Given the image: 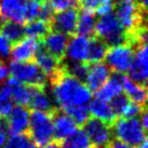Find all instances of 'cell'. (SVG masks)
I'll use <instances>...</instances> for the list:
<instances>
[{
    "mask_svg": "<svg viewBox=\"0 0 148 148\" xmlns=\"http://www.w3.org/2000/svg\"><path fill=\"white\" fill-rule=\"evenodd\" d=\"M49 79L52 86L54 102L62 110L67 107L86 105L91 101L92 91L89 90L83 81L67 74L63 62L61 68Z\"/></svg>",
    "mask_w": 148,
    "mask_h": 148,
    "instance_id": "1",
    "label": "cell"
},
{
    "mask_svg": "<svg viewBox=\"0 0 148 148\" xmlns=\"http://www.w3.org/2000/svg\"><path fill=\"white\" fill-rule=\"evenodd\" d=\"M94 36L102 39L108 47L127 43L125 30L112 11L102 15L96 21Z\"/></svg>",
    "mask_w": 148,
    "mask_h": 148,
    "instance_id": "2",
    "label": "cell"
},
{
    "mask_svg": "<svg viewBox=\"0 0 148 148\" xmlns=\"http://www.w3.org/2000/svg\"><path fill=\"white\" fill-rule=\"evenodd\" d=\"M28 136L38 147H45L53 140V114L34 110L29 115Z\"/></svg>",
    "mask_w": 148,
    "mask_h": 148,
    "instance_id": "3",
    "label": "cell"
},
{
    "mask_svg": "<svg viewBox=\"0 0 148 148\" xmlns=\"http://www.w3.org/2000/svg\"><path fill=\"white\" fill-rule=\"evenodd\" d=\"M111 127L116 138L127 145L137 147L146 140V130L137 118L116 119Z\"/></svg>",
    "mask_w": 148,
    "mask_h": 148,
    "instance_id": "4",
    "label": "cell"
},
{
    "mask_svg": "<svg viewBox=\"0 0 148 148\" xmlns=\"http://www.w3.org/2000/svg\"><path fill=\"white\" fill-rule=\"evenodd\" d=\"M9 71L11 77L26 86H47V75L39 68V66L34 61L30 62L13 61L9 66Z\"/></svg>",
    "mask_w": 148,
    "mask_h": 148,
    "instance_id": "5",
    "label": "cell"
},
{
    "mask_svg": "<svg viewBox=\"0 0 148 148\" xmlns=\"http://www.w3.org/2000/svg\"><path fill=\"white\" fill-rule=\"evenodd\" d=\"M93 148H107L112 140V127L97 118H89L83 123V130Z\"/></svg>",
    "mask_w": 148,
    "mask_h": 148,
    "instance_id": "6",
    "label": "cell"
},
{
    "mask_svg": "<svg viewBox=\"0 0 148 148\" xmlns=\"http://www.w3.org/2000/svg\"><path fill=\"white\" fill-rule=\"evenodd\" d=\"M134 58V47L131 45H120L109 47L107 51L105 61L106 65L115 73H127Z\"/></svg>",
    "mask_w": 148,
    "mask_h": 148,
    "instance_id": "7",
    "label": "cell"
},
{
    "mask_svg": "<svg viewBox=\"0 0 148 148\" xmlns=\"http://www.w3.org/2000/svg\"><path fill=\"white\" fill-rule=\"evenodd\" d=\"M147 42H140L134 47V58L127 70L129 78L132 81L146 86L148 78Z\"/></svg>",
    "mask_w": 148,
    "mask_h": 148,
    "instance_id": "8",
    "label": "cell"
},
{
    "mask_svg": "<svg viewBox=\"0 0 148 148\" xmlns=\"http://www.w3.org/2000/svg\"><path fill=\"white\" fill-rule=\"evenodd\" d=\"M78 14L79 9L77 7L53 14L51 21L49 22L51 30L60 32V33L66 34L68 36L76 35Z\"/></svg>",
    "mask_w": 148,
    "mask_h": 148,
    "instance_id": "9",
    "label": "cell"
},
{
    "mask_svg": "<svg viewBox=\"0 0 148 148\" xmlns=\"http://www.w3.org/2000/svg\"><path fill=\"white\" fill-rule=\"evenodd\" d=\"M78 130V124L65 111L56 110L53 112V140L63 143Z\"/></svg>",
    "mask_w": 148,
    "mask_h": 148,
    "instance_id": "10",
    "label": "cell"
},
{
    "mask_svg": "<svg viewBox=\"0 0 148 148\" xmlns=\"http://www.w3.org/2000/svg\"><path fill=\"white\" fill-rule=\"evenodd\" d=\"M29 111L26 106L16 105L13 106L7 117V127L8 133L10 134H24L28 130L29 124Z\"/></svg>",
    "mask_w": 148,
    "mask_h": 148,
    "instance_id": "11",
    "label": "cell"
},
{
    "mask_svg": "<svg viewBox=\"0 0 148 148\" xmlns=\"http://www.w3.org/2000/svg\"><path fill=\"white\" fill-rule=\"evenodd\" d=\"M69 37L70 36L66 34L51 30L40 42L50 54L55 56L58 61L63 62L66 58V47H67Z\"/></svg>",
    "mask_w": 148,
    "mask_h": 148,
    "instance_id": "12",
    "label": "cell"
},
{
    "mask_svg": "<svg viewBox=\"0 0 148 148\" xmlns=\"http://www.w3.org/2000/svg\"><path fill=\"white\" fill-rule=\"evenodd\" d=\"M110 77V68L103 62L89 64L88 73L84 78L86 84L90 91L99 90Z\"/></svg>",
    "mask_w": 148,
    "mask_h": 148,
    "instance_id": "13",
    "label": "cell"
},
{
    "mask_svg": "<svg viewBox=\"0 0 148 148\" xmlns=\"http://www.w3.org/2000/svg\"><path fill=\"white\" fill-rule=\"evenodd\" d=\"M40 41L30 37H25L21 41L13 45L10 56L16 62H30L34 61L35 54L39 48Z\"/></svg>",
    "mask_w": 148,
    "mask_h": 148,
    "instance_id": "14",
    "label": "cell"
},
{
    "mask_svg": "<svg viewBox=\"0 0 148 148\" xmlns=\"http://www.w3.org/2000/svg\"><path fill=\"white\" fill-rule=\"evenodd\" d=\"M28 106L34 110L45 111L49 114H53L56 110L53 101L45 91V86H30V99Z\"/></svg>",
    "mask_w": 148,
    "mask_h": 148,
    "instance_id": "15",
    "label": "cell"
},
{
    "mask_svg": "<svg viewBox=\"0 0 148 148\" xmlns=\"http://www.w3.org/2000/svg\"><path fill=\"white\" fill-rule=\"evenodd\" d=\"M88 47L89 39L80 35H73L69 37L67 47H66L65 56L73 62L86 63L88 58Z\"/></svg>",
    "mask_w": 148,
    "mask_h": 148,
    "instance_id": "16",
    "label": "cell"
},
{
    "mask_svg": "<svg viewBox=\"0 0 148 148\" xmlns=\"http://www.w3.org/2000/svg\"><path fill=\"white\" fill-rule=\"evenodd\" d=\"M27 0H0V14L4 20L25 24V5Z\"/></svg>",
    "mask_w": 148,
    "mask_h": 148,
    "instance_id": "17",
    "label": "cell"
},
{
    "mask_svg": "<svg viewBox=\"0 0 148 148\" xmlns=\"http://www.w3.org/2000/svg\"><path fill=\"white\" fill-rule=\"evenodd\" d=\"M124 77H125L124 74L114 73L99 90L95 91V99L109 102L116 95L120 94L122 92V83Z\"/></svg>",
    "mask_w": 148,
    "mask_h": 148,
    "instance_id": "18",
    "label": "cell"
},
{
    "mask_svg": "<svg viewBox=\"0 0 148 148\" xmlns=\"http://www.w3.org/2000/svg\"><path fill=\"white\" fill-rule=\"evenodd\" d=\"M34 62L36 63L39 68L47 75V77H51L52 75H54L58 71L61 66H62V62L58 61V58L53 56L52 54H50L47 50L43 48V45H39L37 52L35 54L34 58Z\"/></svg>",
    "mask_w": 148,
    "mask_h": 148,
    "instance_id": "19",
    "label": "cell"
},
{
    "mask_svg": "<svg viewBox=\"0 0 148 148\" xmlns=\"http://www.w3.org/2000/svg\"><path fill=\"white\" fill-rule=\"evenodd\" d=\"M96 13L86 11V10H79L77 27H76V35H80L88 39L94 37L95 25H96Z\"/></svg>",
    "mask_w": 148,
    "mask_h": 148,
    "instance_id": "20",
    "label": "cell"
},
{
    "mask_svg": "<svg viewBox=\"0 0 148 148\" xmlns=\"http://www.w3.org/2000/svg\"><path fill=\"white\" fill-rule=\"evenodd\" d=\"M90 102L91 103L89 105L90 115L94 116L95 118L112 125L115 120L117 119V115L115 114V111L111 108L110 105L105 101L99 99H95Z\"/></svg>",
    "mask_w": 148,
    "mask_h": 148,
    "instance_id": "21",
    "label": "cell"
},
{
    "mask_svg": "<svg viewBox=\"0 0 148 148\" xmlns=\"http://www.w3.org/2000/svg\"><path fill=\"white\" fill-rule=\"evenodd\" d=\"M122 90L124 91V94L129 97L130 101L140 105H146V99H147L146 86L134 82L127 76H125L122 83Z\"/></svg>",
    "mask_w": 148,
    "mask_h": 148,
    "instance_id": "22",
    "label": "cell"
},
{
    "mask_svg": "<svg viewBox=\"0 0 148 148\" xmlns=\"http://www.w3.org/2000/svg\"><path fill=\"white\" fill-rule=\"evenodd\" d=\"M109 47L105 42L97 37H92L89 39V47H88V58L86 63L93 64V63L103 62L105 60L107 51Z\"/></svg>",
    "mask_w": 148,
    "mask_h": 148,
    "instance_id": "23",
    "label": "cell"
},
{
    "mask_svg": "<svg viewBox=\"0 0 148 148\" xmlns=\"http://www.w3.org/2000/svg\"><path fill=\"white\" fill-rule=\"evenodd\" d=\"M7 83L11 88L13 102L21 106H27L30 99V86H26L13 77L9 78Z\"/></svg>",
    "mask_w": 148,
    "mask_h": 148,
    "instance_id": "24",
    "label": "cell"
},
{
    "mask_svg": "<svg viewBox=\"0 0 148 148\" xmlns=\"http://www.w3.org/2000/svg\"><path fill=\"white\" fill-rule=\"evenodd\" d=\"M0 34H2L4 37L11 42V45H15L16 42L24 39L25 29L24 24L17 23V22L4 20L3 23L0 26Z\"/></svg>",
    "mask_w": 148,
    "mask_h": 148,
    "instance_id": "25",
    "label": "cell"
},
{
    "mask_svg": "<svg viewBox=\"0 0 148 148\" xmlns=\"http://www.w3.org/2000/svg\"><path fill=\"white\" fill-rule=\"evenodd\" d=\"M25 36L37 39L41 41L42 39L51 32V27L48 22L41 21V20H33L24 24Z\"/></svg>",
    "mask_w": 148,
    "mask_h": 148,
    "instance_id": "26",
    "label": "cell"
},
{
    "mask_svg": "<svg viewBox=\"0 0 148 148\" xmlns=\"http://www.w3.org/2000/svg\"><path fill=\"white\" fill-rule=\"evenodd\" d=\"M13 99L11 88L8 83L0 86V117L5 118L13 108Z\"/></svg>",
    "mask_w": 148,
    "mask_h": 148,
    "instance_id": "27",
    "label": "cell"
},
{
    "mask_svg": "<svg viewBox=\"0 0 148 148\" xmlns=\"http://www.w3.org/2000/svg\"><path fill=\"white\" fill-rule=\"evenodd\" d=\"M3 148H38L27 134H11Z\"/></svg>",
    "mask_w": 148,
    "mask_h": 148,
    "instance_id": "28",
    "label": "cell"
},
{
    "mask_svg": "<svg viewBox=\"0 0 148 148\" xmlns=\"http://www.w3.org/2000/svg\"><path fill=\"white\" fill-rule=\"evenodd\" d=\"M67 115H69L78 125H83V123L90 118V110L88 105H77V106L67 107L63 109Z\"/></svg>",
    "mask_w": 148,
    "mask_h": 148,
    "instance_id": "29",
    "label": "cell"
},
{
    "mask_svg": "<svg viewBox=\"0 0 148 148\" xmlns=\"http://www.w3.org/2000/svg\"><path fill=\"white\" fill-rule=\"evenodd\" d=\"M45 1L54 13L62 12L70 8L77 7L76 0H45Z\"/></svg>",
    "mask_w": 148,
    "mask_h": 148,
    "instance_id": "30",
    "label": "cell"
},
{
    "mask_svg": "<svg viewBox=\"0 0 148 148\" xmlns=\"http://www.w3.org/2000/svg\"><path fill=\"white\" fill-rule=\"evenodd\" d=\"M110 102H111L110 106L114 109L116 115L121 116L123 110L125 109V107L127 106V104L130 103L131 101L129 99V97L125 94H121L120 93V94L116 95L114 99H111Z\"/></svg>",
    "mask_w": 148,
    "mask_h": 148,
    "instance_id": "31",
    "label": "cell"
},
{
    "mask_svg": "<svg viewBox=\"0 0 148 148\" xmlns=\"http://www.w3.org/2000/svg\"><path fill=\"white\" fill-rule=\"evenodd\" d=\"M145 110V105H140L134 102H130L123 110L121 117L122 118H137Z\"/></svg>",
    "mask_w": 148,
    "mask_h": 148,
    "instance_id": "32",
    "label": "cell"
},
{
    "mask_svg": "<svg viewBox=\"0 0 148 148\" xmlns=\"http://www.w3.org/2000/svg\"><path fill=\"white\" fill-rule=\"evenodd\" d=\"M11 49H12L11 42L9 41L2 34H0V60L1 61L4 62L5 60L10 58Z\"/></svg>",
    "mask_w": 148,
    "mask_h": 148,
    "instance_id": "33",
    "label": "cell"
},
{
    "mask_svg": "<svg viewBox=\"0 0 148 148\" xmlns=\"http://www.w3.org/2000/svg\"><path fill=\"white\" fill-rule=\"evenodd\" d=\"M9 75H10V71H9V67L7 66V64L0 60V83H2L5 80L8 79Z\"/></svg>",
    "mask_w": 148,
    "mask_h": 148,
    "instance_id": "34",
    "label": "cell"
},
{
    "mask_svg": "<svg viewBox=\"0 0 148 148\" xmlns=\"http://www.w3.org/2000/svg\"><path fill=\"white\" fill-rule=\"evenodd\" d=\"M107 148H136V147L125 144V143H123V142H121V140H114L109 143V145L107 146Z\"/></svg>",
    "mask_w": 148,
    "mask_h": 148,
    "instance_id": "35",
    "label": "cell"
},
{
    "mask_svg": "<svg viewBox=\"0 0 148 148\" xmlns=\"http://www.w3.org/2000/svg\"><path fill=\"white\" fill-rule=\"evenodd\" d=\"M140 123H142V125L144 127L145 130H147V127H148V118H147V111H146V109H145V110L140 115Z\"/></svg>",
    "mask_w": 148,
    "mask_h": 148,
    "instance_id": "36",
    "label": "cell"
},
{
    "mask_svg": "<svg viewBox=\"0 0 148 148\" xmlns=\"http://www.w3.org/2000/svg\"><path fill=\"white\" fill-rule=\"evenodd\" d=\"M43 148H63V146H62V143H58V142L53 140V142L49 143L48 145H45Z\"/></svg>",
    "mask_w": 148,
    "mask_h": 148,
    "instance_id": "37",
    "label": "cell"
},
{
    "mask_svg": "<svg viewBox=\"0 0 148 148\" xmlns=\"http://www.w3.org/2000/svg\"><path fill=\"white\" fill-rule=\"evenodd\" d=\"M136 148H148V145H147V140H145L144 142H142Z\"/></svg>",
    "mask_w": 148,
    "mask_h": 148,
    "instance_id": "38",
    "label": "cell"
},
{
    "mask_svg": "<svg viewBox=\"0 0 148 148\" xmlns=\"http://www.w3.org/2000/svg\"><path fill=\"white\" fill-rule=\"evenodd\" d=\"M119 1H122V2H127V1H136V0H116L115 2H119Z\"/></svg>",
    "mask_w": 148,
    "mask_h": 148,
    "instance_id": "39",
    "label": "cell"
},
{
    "mask_svg": "<svg viewBox=\"0 0 148 148\" xmlns=\"http://www.w3.org/2000/svg\"><path fill=\"white\" fill-rule=\"evenodd\" d=\"M3 21H4V18L2 16H1V14H0V26H1V24L3 23Z\"/></svg>",
    "mask_w": 148,
    "mask_h": 148,
    "instance_id": "40",
    "label": "cell"
},
{
    "mask_svg": "<svg viewBox=\"0 0 148 148\" xmlns=\"http://www.w3.org/2000/svg\"><path fill=\"white\" fill-rule=\"evenodd\" d=\"M81 148H93L91 145H89V146H86V147H81Z\"/></svg>",
    "mask_w": 148,
    "mask_h": 148,
    "instance_id": "41",
    "label": "cell"
}]
</instances>
